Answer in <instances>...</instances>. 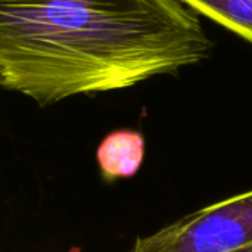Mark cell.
Listing matches in <instances>:
<instances>
[{
  "mask_svg": "<svg viewBox=\"0 0 252 252\" xmlns=\"http://www.w3.org/2000/svg\"><path fill=\"white\" fill-rule=\"evenodd\" d=\"M211 47L182 0H0V84L40 106L173 74Z\"/></svg>",
  "mask_w": 252,
  "mask_h": 252,
  "instance_id": "6da1fadb",
  "label": "cell"
},
{
  "mask_svg": "<svg viewBox=\"0 0 252 252\" xmlns=\"http://www.w3.org/2000/svg\"><path fill=\"white\" fill-rule=\"evenodd\" d=\"M131 252H252V189L137 238Z\"/></svg>",
  "mask_w": 252,
  "mask_h": 252,
  "instance_id": "7a4b0ae2",
  "label": "cell"
},
{
  "mask_svg": "<svg viewBox=\"0 0 252 252\" xmlns=\"http://www.w3.org/2000/svg\"><path fill=\"white\" fill-rule=\"evenodd\" d=\"M204 15L252 43V0H182Z\"/></svg>",
  "mask_w": 252,
  "mask_h": 252,
  "instance_id": "277c9868",
  "label": "cell"
},
{
  "mask_svg": "<svg viewBox=\"0 0 252 252\" xmlns=\"http://www.w3.org/2000/svg\"><path fill=\"white\" fill-rule=\"evenodd\" d=\"M96 159L105 182L130 179L145 159V137L137 130L121 128L106 134L97 146Z\"/></svg>",
  "mask_w": 252,
  "mask_h": 252,
  "instance_id": "3957f363",
  "label": "cell"
}]
</instances>
